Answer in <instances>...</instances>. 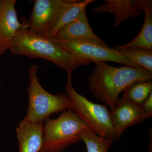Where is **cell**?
Segmentation results:
<instances>
[{"instance_id":"obj_4","label":"cell","mask_w":152,"mask_h":152,"mask_svg":"<svg viewBox=\"0 0 152 152\" xmlns=\"http://www.w3.org/2000/svg\"><path fill=\"white\" fill-rule=\"evenodd\" d=\"M90 129L71 110L44 125L43 142L40 152H61L81 141V134Z\"/></svg>"},{"instance_id":"obj_15","label":"cell","mask_w":152,"mask_h":152,"mask_svg":"<svg viewBox=\"0 0 152 152\" xmlns=\"http://www.w3.org/2000/svg\"><path fill=\"white\" fill-rule=\"evenodd\" d=\"M135 64L152 73V51L135 48H122L115 46L113 48Z\"/></svg>"},{"instance_id":"obj_6","label":"cell","mask_w":152,"mask_h":152,"mask_svg":"<svg viewBox=\"0 0 152 152\" xmlns=\"http://www.w3.org/2000/svg\"><path fill=\"white\" fill-rule=\"evenodd\" d=\"M74 0H36L28 20L22 23L31 31L48 38L61 12Z\"/></svg>"},{"instance_id":"obj_3","label":"cell","mask_w":152,"mask_h":152,"mask_svg":"<svg viewBox=\"0 0 152 152\" xmlns=\"http://www.w3.org/2000/svg\"><path fill=\"white\" fill-rule=\"evenodd\" d=\"M38 66L33 65L29 69V84L28 86V111L24 119L34 124H44L50 115L71 110L72 104L66 94L54 95L41 86L37 75Z\"/></svg>"},{"instance_id":"obj_1","label":"cell","mask_w":152,"mask_h":152,"mask_svg":"<svg viewBox=\"0 0 152 152\" xmlns=\"http://www.w3.org/2000/svg\"><path fill=\"white\" fill-rule=\"evenodd\" d=\"M87 79L93 96L111 111L120 94L129 85L139 81L152 80V73L141 68L124 66L120 67L109 65L104 62H95Z\"/></svg>"},{"instance_id":"obj_2","label":"cell","mask_w":152,"mask_h":152,"mask_svg":"<svg viewBox=\"0 0 152 152\" xmlns=\"http://www.w3.org/2000/svg\"><path fill=\"white\" fill-rule=\"evenodd\" d=\"M10 50L16 56L48 61L66 71L67 75H72L77 68L92 62L71 54L49 38L35 34L23 26L11 42Z\"/></svg>"},{"instance_id":"obj_11","label":"cell","mask_w":152,"mask_h":152,"mask_svg":"<svg viewBox=\"0 0 152 152\" xmlns=\"http://www.w3.org/2000/svg\"><path fill=\"white\" fill-rule=\"evenodd\" d=\"M19 152H40L43 142L44 124L24 119L16 129Z\"/></svg>"},{"instance_id":"obj_10","label":"cell","mask_w":152,"mask_h":152,"mask_svg":"<svg viewBox=\"0 0 152 152\" xmlns=\"http://www.w3.org/2000/svg\"><path fill=\"white\" fill-rule=\"evenodd\" d=\"M16 0H4L0 10V56L10 50L13 39L23 25L15 10Z\"/></svg>"},{"instance_id":"obj_7","label":"cell","mask_w":152,"mask_h":152,"mask_svg":"<svg viewBox=\"0 0 152 152\" xmlns=\"http://www.w3.org/2000/svg\"><path fill=\"white\" fill-rule=\"evenodd\" d=\"M51 40L58 46L71 54L94 63L113 62L124 66L140 68L119 52L110 48V46L85 42Z\"/></svg>"},{"instance_id":"obj_12","label":"cell","mask_w":152,"mask_h":152,"mask_svg":"<svg viewBox=\"0 0 152 152\" xmlns=\"http://www.w3.org/2000/svg\"><path fill=\"white\" fill-rule=\"evenodd\" d=\"M132 4L134 8L145 13L143 24L134 39L121 47L152 51V1L132 0Z\"/></svg>"},{"instance_id":"obj_9","label":"cell","mask_w":152,"mask_h":152,"mask_svg":"<svg viewBox=\"0 0 152 152\" xmlns=\"http://www.w3.org/2000/svg\"><path fill=\"white\" fill-rule=\"evenodd\" d=\"M50 39L57 40L85 42L109 46L94 33L88 20L86 8L83 10L77 18L60 29L53 37Z\"/></svg>"},{"instance_id":"obj_14","label":"cell","mask_w":152,"mask_h":152,"mask_svg":"<svg viewBox=\"0 0 152 152\" xmlns=\"http://www.w3.org/2000/svg\"><path fill=\"white\" fill-rule=\"evenodd\" d=\"M95 1L94 0H74L72 2L61 12L49 32L48 38H50L53 37L60 29L77 18L84 9L86 8L87 6Z\"/></svg>"},{"instance_id":"obj_18","label":"cell","mask_w":152,"mask_h":152,"mask_svg":"<svg viewBox=\"0 0 152 152\" xmlns=\"http://www.w3.org/2000/svg\"><path fill=\"white\" fill-rule=\"evenodd\" d=\"M143 110L150 118L152 116V93L146 99L140 104Z\"/></svg>"},{"instance_id":"obj_17","label":"cell","mask_w":152,"mask_h":152,"mask_svg":"<svg viewBox=\"0 0 152 152\" xmlns=\"http://www.w3.org/2000/svg\"><path fill=\"white\" fill-rule=\"evenodd\" d=\"M80 139L85 143L87 152H108L114 141L110 139L100 137L91 129L83 131L81 134Z\"/></svg>"},{"instance_id":"obj_16","label":"cell","mask_w":152,"mask_h":152,"mask_svg":"<svg viewBox=\"0 0 152 152\" xmlns=\"http://www.w3.org/2000/svg\"><path fill=\"white\" fill-rule=\"evenodd\" d=\"M152 93V80L139 81L134 82L126 88L122 98L140 105Z\"/></svg>"},{"instance_id":"obj_19","label":"cell","mask_w":152,"mask_h":152,"mask_svg":"<svg viewBox=\"0 0 152 152\" xmlns=\"http://www.w3.org/2000/svg\"><path fill=\"white\" fill-rule=\"evenodd\" d=\"M3 0H0V10H1V7L2 4Z\"/></svg>"},{"instance_id":"obj_13","label":"cell","mask_w":152,"mask_h":152,"mask_svg":"<svg viewBox=\"0 0 152 152\" xmlns=\"http://www.w3.org/2000/svg\"><path fill=\"white\" fill-rule=\"evenodd\" d=\"M104 4L93 10L95 13H109L115 16L113 26H119L123 22L132 18L142 15V13L134 8L132 0H104Z\"/></svg>"},{"instance_id":"obj_5","label":"cell","mask_w":152,"mask_h":152,"mask_svg":"<svg viewBox=\"0 0 152 152\" xmlns=\"http://www.w3.org/2000/svg\"><path fill=\"white\" fill-rule=\"evenodd\" d=\"M72 75H67L66 92L72 107L71 110L86 123L97 135L113 141L118 139L114 130L108 107L96 104L76 91L73 86Z\"/></svg>"},{"instance_id":"obj_8","label":"cell","mask_w":152,"mask_h":152,"mask_svg":"<svg viewBox=\"0 0 152 152\" xmlns=\"http://www.w3.org/2000/svg\"><path fill=\"white\" fill-rule=\"evenodd\" d=\"M110 112L113 126L118 138L127 128L150 118L140 105L123 98L118 99Z\"/></svg>"}]
</instances>
